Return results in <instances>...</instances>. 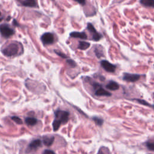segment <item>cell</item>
Masks as SVG:
<instances>
[{
    "mask_svg": "<svg viewBox=\"0 0 154 154\" xmlns=\"http://www.w3.org/2000/svg\"><path fill=\"white\" fill-rule=\"evenodd\" d=\"M19 51V46L17 44L12 43L7 45L2 50L3 54L7 57H13L16 55Z\"/></svg>",
    "mask_w": 154,
    "mask_h": 154,
    "instance_id": "6da1fadb",
    "label": "cell"
},
{
    "mask_svg": "<svg viewBox=\"0 0 154 154\" xmlns=\"http://www.w3.org/2000/svg\"><path fill=\"white\" fill-rule=\"evenodd\" d=\"M87 29L90 32L92 36V38H91L92 41H93L94 42H98L100 41L102 38V36L97 31V30L95 29L94 26L91 23L87 24Z\"/></svg>",
    "mask_w": 154,
    "mask_h": 154,
    "instance_id": "7a4b0ae2",
    "label": "cell"
},
{
    "mask_svg": "<svg viewBox=\"0 0 154 154\" xmlns=\"http://www.w3.org/2000/svg\"><path fill=\"white\" fill-rule=\"evenodd\" d=\"M55 119L58 120L61 123H66L69 121V113L68 111L63 110H57L55 112Z\"/></svg>",
    "mask_w": 154,
    "mask_h": 154,
    "instance_id": "3957f363",
    "label": "cell"
},
{
    "mask_svg": "<svg viewBox=\"0 0 154 154\" xmlns=\"http://www.w3.org/2000/svg\"><path fill=\"white\" fill-rule=\"evenodd\" d=\"M0 32H1L2 36L6 38L12 36L15 33L14 30L6 24H2L0 25Z\"/></svg>",
    "mask_w": 154,
    "mask_h": 154,
    "instance_id": "277c9868",
    "label": "cell"
},
{
    "mask_svg": "<svg viewBox=\"0 0 154 154\" xmlns=\"http://www.w3.org/2000/svg\"><path fill=\"white\" fill-rule=\"evenodd\" d=\"M41 41L44 45H51L54 42V34L51 33H46L42 36Z\"/></svg>",
    "mask_w": 154,
    "mask_h": 154,
    "instance_id": "5b68a950",
    "label": "cell"
},
{
    "mask_svg": "<svg viewBox=\"0 0 154 154\" xmlns=\"http://www.w3.org/2000/svg\"><path fill=\"white\" fill-rule=\"evenodd\" d=\"M101 65L107 72L111 73L114 72L116 69V66L113 64H111L107 60H102L101 62Z\"/></svg>",
    "mask_w": 154,
    "mask_h": 154,
    "instance_id": "8992f818",
    "label": "cell"
},
{
    "mask_svg": "<svg viewBox=\"0 0 154 154\" xmlns=\"http://www.w3.org/2000/svg\"><path fill=\"white\" fill-rule=\"evenodd\" d=\"M140 78V75L138 74H132L125 73L123 75V80L128 82H136Z\"/></svg>",
    "mask_w": 154,
    "mask_h": 154,
    "instance_id": "52a82bcc",
    "label": "cell"
},
{
    "mask_svg": "<svg viewBox=\"0 0 154 154\" xmlns=\"http://www.w3.org/2000/svg\"><path fill=\"white\" fill-rule=\"evenodd\" d=\"M70 36L73 38H80V39L86 40L87 38V35L84 32H78V31H73L70 33Z\"/></svg>",
    "mask_w": 154,
    "mask_h": 154,
    "instance_id": "ba28073f",
    "label": "cell"
},
{
    "mask_svg": "<svg viewBox=\"0 0 154 154\" xmlns=\"http://www.w3.org/2000/svg\"><path fill=\"white\" fill-rule=\"evenodd\" d=\"M41 145H42V141L39 139H36L32 141L30 143L28 146V148L30 150H36L37 148L41 147Z\"/></svg>",
    "mask_w": 154,
    "mask_h": 154,
    "instance_id": "9c48e42d",
    "label": "cell"
},
{
    "mask_svg": "<svg viewBox=\"0 0 154 154\" xmlns=\"http://www.w3.org/2000/svg\"><path fill=\"white\" fill-rule=\"evenodd\" d=\"M95 94L98 96H111V93L107 91L106 90L102 89V87H100L96 89L95 92Z\"/></svg>",
    "mask_w": 154,
    "mask_h": 154,
    "instance_id": "30bf717a",
    "label": "cell"
},
{
    "mask_svg": "<svg viewBox=\"0 0 154 154\" xmlns=\"http://www.w3.org/2000/svg\"><path fill=\"white\" fill-rule=\"evenodd\" d=\"M54 137L53 136H44L43 137V143L45 146H51L54 141Z\"/></svg>",
    "mask_w": 154,
    "mask_h": 154,
    "instance_id": "8fae6325",
    "label": "cell"
},
{
    "mask_svg": "<svg viewBox=\"0 0 154 154\" xmlns=\"http://www.w3.org/2000/svg\"><path fill=\"white\" fill-rule=\"evenodd\" d=\"M140 3L145 7L154 9V0H140Z\"/></svg>",
    "mask_w": 154,
    "mask_h": 154,
    "instance_id": "7c38bea8",
    "label": "cell"
},
{
    "mask_svg": "<svg viewBox=\"0 0 154 154\" xmlns=\"http://www.w3.org/2000/svg\"><path fill=\"white\" fill-rule=\"evenodd\" d=\"M21 3L23 6L25 7H33L36 6V0H23Z\"/></svg>",
    "mask_w": 154,
    "mask_h": 154,
    "instance_id": "4fadbf2b",
    "label": "cell"
},
{
    "mask_svg": "<svg viewBox=\"0 0 154 154\" xmlns=\"http://www.w3.org/2000/svg\"><path fill=\"white\" fill-rule=\"evenodd\" d=\"M94 53L98 58H101L103 56V48L101 45H96L94 48Z\"/></svg>",
    "mask_w": 154,
    "mask_h": 154,
    "instance_id": "5bb4252c",
    "label": "cell"
},
{
    "mask_svg": "<svg viewBox=\"0 0 154 154\" xmlns=\"http://www.w3.org/2000/svg\"><path fill=\"white\" fill-rule=\"evenodd\" d=\"M106 88L111 90H116L119 88V85L115 81H110L107 86Z\"/></svg>",
    "mask_w": 154,
    "mask_h": 154,
    "instance_id": "9a60e30c",
    "label": "cell"
},
{
    "mask_svg": "<svg viewBox=\"0 0 154 154\" xmlns=\"http://www.w3.org/2000/svg\"><path fill=\"white\" fill-rule=\"evenodd\" d=\"M90 46V44L86 41H80L78 48L80 50H86Z\"/></svg>",
    "mask_w": 154,
    "mask_h": 154,
    "instance_id": "2e32d148",
    "label": "cell"
},
{
    "mask_svg": "<svg viewBox=\"0 0 154 154\" xmlns=\"http://www.w3.org/2000/svg\"><path fill=\"white\" fill-rule=\"evenodd\" d=\"M25 122L28 125L34 126L37 123V119L34 118H27L25 119Z\"/></svg>",
    "mask_w": 154,
    "mask_h": 154,
    "instance_id": "e0dca14e",
    "label": "cell"
},
{
    "mask_svg": "<svg viewBox=\"0 0 154 154\" xmlns=\"http://www.w3.org/2000/svg\"><path fill=\"white\" fill-rule=\"evenodd\" d=\"M61 122H59L58 120L55 119L52 123V126H53V129L54 131H57L58 129H59L60 125H61Z\"/></svg>",
    "mask_w": 154,
    "mask_h": 154,
    "instance_id": "ac0fdd59",
    "label": "cell"
},
{
    "mask_svg": "<svg viewBox=\"0 0 154 154\" xmlns=\"http://www.w3.org/2000/svg\"><path fill=\"white\" fill-rule=\"evenodd\" d=\"M146 146L149 150L154 151V141L147 142L146 144Z\"/></svg>",
    "mask_w": 154,
    "mask_h": 154,
    "instance_id": "d6986e66",
    "label": "cell"
},
{
    "mask_svg": "<svg viewBox=\"0 0 154 154\" xmlns=\"http://www.w3.org/2000/svg\"><path fill=\"white\" fill-rule=\"evenodd\" d=\"M93 120L95 122V123L97 124L98 125H100V126H101L102 124H103V120L101 118H96V117H94L93 118Z\"/></svg>",
    "mask_w": 154,
    "mask_h": 154,
    "instance_id": "ffe728a7",
    "label": "cell"
},
{
    "mask_svg": "<svg viewBox=\"0 0 154 154\" xmlns=\"http://www.w3.org/2000/svg\"><path fill=\"white\" fill-rule=\"evenodd\" d=\"M12 119L17 124H23V121L19 118V117H17V116H13L12 117Z\"/></svg>",
    "mask_w": 154,
    "mask_h": 154,
    "instance_id": "44dd1931",
    "label": "cell"
},
{
    "mask_svg": "<svg viewBox=\"0 0 154 154\" xmlns=\"http://www.w3.org/2000/svg\"><path fill=\"white\" fill-rule=\"evenodd\" d=\"M66 63L69 66H70L71 68H75L76 66V64L75 62L72 59H68L66 61Z\"/></svg>",
    "mask_w": 154,
    "mask_h": 154,
    "instance_id": "7402d4cb",
    "label": "cell"
},
{
    "mask_svg": "<svg viewBox=\"0 0 154 154\" xmlns=\"http://www.w3.org/2000/svg\"><path fill=\"white\" fill-rule=\"evenodd\" d=\"M55 52L58 55H59L60 57H62V58H63V59H66L67 58V56H66V55H65V54H63V53H62V52H60V51H56V50H55Z\"/></svg>",
    "mask_w": 154,
    "mask_h": 154,
    "instance_id": "603a6c76",
    "label": "cell"
},
{
    "mask_svg": "<svg viewBox=\"0 0 154 154\" xmlns=\"http://www.w3.org/2000/svg\"><path fill=\"white\" fill-rule=\"evenodd\" d=\"M74 1L81 6H84L86 4V0H74Z\"/></svg>",
    "mask_w": 154,
    "mask_h": 154,
    "instance_id": "cb8c5ba5",
    "label": "cell"
},
{
    "mask_svg": "<svg viewBox=\"0 0 154 154\" xmlns=\"http://www.w3.org/2000/svg\"><path fill=\"white\" fill-rule=\"evenodd\" d=\"M42 154H55V152L52 150H49V149H46L44 151Z\"/></svg>",
    "mask_w": 154,
    "mask_h": 154,
    "instance_id": "d4e9b609",
    "label": "cell"
},
{
    "mask_svg": "<svg viewBox=\"0 0 154 154\" xmlns=\"http://www.w3.org/2000/svg\"><path fill=\"white\" fill-rule=\"evenodd\" d=\"M98 154H103V153H102V152L101 151H100V152H98Z\"/></svg>",
    "mask_w": 154,
    "mask_h": 154,
    "instance_id": "484cf974",
    "label": "cell"
},
{
    "mask_svg": "<svg viewBox=\"0 0 154 154\" xmlns=\"http://www.w3.org/2000/svg\"><path fill=\"white\" fill-rule=\"evenodd\" d=\"M0 16H1V12H0Z\"/></svg>",
    "mask_w": 154,
    "mask_h": 154,
    "instance_id": "4316f807",
    "label": "cell"
}]
</instances>
